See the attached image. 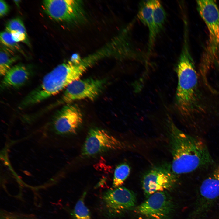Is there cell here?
Wrapping results in <instances>:
<instances>
[{
	"instance_id": "obj_16",
	"label": "cell",
	"mask_w": 219,
	"mask_h": 219,
	"mask_svg": "<svg viewBox=\"0 0 219 219\" xmlns=\"http://www.w3.org/2000/svg\"><path fill=\"white\" fill-rule=\"evenodd\" d=\"M152 16L157 35L163 29L166 19V13L159 1L152 0Z\"/></svg>"
},
{
	"instance_id": "obj_11",
	"label": "cell",
	"mask_w": 219,
	"mask_h": 219,
	"mask_svg": "<svg viewBox=\"0 0 219 219\" xmlns=\"http://www.w3.org/2000/svg\"><path fill=\"white\" fill-rule=\"evenodd\" d=\"M172 202L165 191L155 193L136 208L135 211L149 219H165L172 212Z\"/></svg>"
},
{
	"instance_id": "obj_17",
	"label": "cell",
	"mask_w": 219,
	"mask_h": 219,
	"mask_svg": "<svg viewBox=\"0 0 219 219\" xmlns=\"http://www.w3.org/2000/svg\"><path fill=\"white\" fill-rule=\"evenodd\" d=\"M86 194L84 192L76 203L71 214L73 219H91L89 210L84 203Z\"/></svg>"
},
{
	"instance_id": "obj_3",
	"label": "cell",
	"mask_w": 219,
	"mask_h": 219,
	"mask_svg": "<svg viewBox=\"0 0 219 219\" xmlns=\"http://www.w3.org/2000/svg\"><path fill=\"white\" fill-rule=\"evenodd\" d=\"M88 69L83 62L71 61L60 64L47 74L41 84L22 100L23 109L36 104L59 93L73 82L80 79Z\"/></svg>"
},
{
	"instance_id": "obj_15",
	"label": "cell",
	"mask_w": 219,
	"mask_h": 219,
	"mask_svg": "<svg viewBox=\"0 0 219 219\" xmlns=\"http://www.w3.org/2000/svg\"><path fill=\"white\" fill-rule=\"evenodd\" d=\"M12 50L2 45L0 50V74L4 76L12 67V64L18 59Z\"/></svg>"
},
{
	"instance_id": "obj_1",
	"label": "cell",
	"mask_w": 219,
	"mask_h": 219,
	"mask_svg": "<svg viewBox=\"0 0 219 219\" xmlns=\"http://www.w3.org/2000/svg\"><path fill=\"white\" fill-rule=\"evenodd\" d=\"M176 71L178 84L175 96L176 109L182 119L192 127H196L198 121L207 114L208 107L187 40L183 42Z\"/></svg>"
},
{
	"instance_id": "obj_14",
	"label": "cell",
	"mask_w": 219,
	"mask_h": 219,
	"mask_svg": "<svg viewBox=\"0 0 219 219\" xmlns=\"http://www.w3.org/2000/svg\"><path fill=\"white\" fill-rule=\"evenodd\" d=\"M30 75L29 71L25 66L21 64L13 66L3 76L1 83V89L3 90L21 87L28 81Z\"/></svg>"
},
{
	"instance_id": "obj_12",
	"label": "cell",
	"mask_w": 219,
	"mask_h": 219,
	"mask_svg": "<svg viewBox=\"0 0 219 219\" xmlns=\"http://www.w3.org/2000/svg\"><path fill=\"white\" fill-rule=\"evenodd\" d=\"M83 116L78 106L73 104L65 105L55 115L54 128L57 133L61 134L75 133L81 125Z\"/></svg>"
},
{
	"instance_id": "obj_21",
	"label": "cell",
	"mask_w": 219,
	"mask_h": 219,
	"mask_svg": "<svg viewBox=\"0 0 219 219\" xmlns=\"http://www.w3.org/2000/svg\"><path fill=\"white\" fill-rule=\"evenodd\" d=\"M10 33L13 40L16 42L27 41V35L19 32H12Z\"/></svg>"
},
{
	"instance_id": "obj_22",
	"label": "cell",
	"mask_w": 219,
	"mask_h": 219,
	"mask_svg": "<svg viewBox=\"0 0 219 219\" xmlns=\"http://www.w3.org/2000/svg\"><path fill=\"white\" fill-rule=\"evenodd\" d=\"M9 7L6 2L3 0L0 1V16L2 17L9 12Z\"/></svg>"
},
{
	"instance_id": "obj_19",
	"label": "cell",
	"mask_w": 219,
	"mask_h": 219,
	"mask_svg": "<svg viewBox=\"0 0 219 219\" xmlns=\"http://www.w3.org/2000/svg\"><path fill=\"white\" fill-rule=\"evenodd\" d=\"M1 42L2 45L12 50L18 51L22 53L20 46L13 39L11 34L7 31L1 33Z\"/></svg>"
},
{
	"instance_id": "obj_18",
	"label": "cell",
	"mask_w": 219,
	"mask_h": 219,
	"mask_svg": "<svg viewBox=\"0 0 219 219\" xmlns=\"http://www.w3.org/2000/svg\"><path fill=\"white\" fill-rule=\"evenodd\" d=\"M130 168L128 165L123 163L116 168L113 178V187L116 188L121 186L129 176Z\"/></svg>"
},
{
	"instance_id": "obj_6",
	"label": "cell",
	"mask_w": 219,
	"mask_h": 219,
	"mask_svg": "<svg viewBox=\"0 0 219 219\" xmlns=\"http://www.w3.org/2000/svg\"><path fill=\"white\" fill-rule=\"evenodd\" d=\"M105 83L103 79L89 78L75 80L66 87L61 98L51 107L71 104L77 100H93L99 95Z\"/></svg>"
},
{
	"instance_id": "obj_10",
	"label": "cell",
	"mask_w": 219,
	"mask_h": 219,
	"mask_svg": "<svg viewBox=\"0 0 219 219\" xmlns=\"http://www.w3.org/2000/svg\"><path fill=\"white\" fill-rule=\"evenodd\" d=\"M123 147L120 141L106 130L93 128L88 133L82 154L83 156H90L108 150L120 149Z\"/></svg>"
},
{
	"instance_id": "obj_4",
	"label": "cell",
	"mask_w": 219,
	"mask_h": 219,
	"mask_svg": "<svg viewBox=\"0 0 219 219\" xmlns=\"http://www.w3.org/2000/svg\"><path fill=\"white\" fill-rule=\"evenodd\" d=\"M199 14L209 32V38L200 63V75L203 83L208 82L209 71L219 57V9L214 0L196 1Z\"/></svg>"
},
{
	"instance_id": "obj_20",
	"label": "cell",
	"mask_w": 219,
	"mask_h": 219,
	"mask_svg": "<svg viewBox=\"0 0 219 219\" xmlns=\"http://www.w3.org/2000/svg\"><path fill=\"white\" fill-rule=\"evenodd\" d=\"M5 31L9 33L19 32L27 35L25 27L22 20L19 18L13 19L6 24Z\"/></svg>"
},
{
	"instance_id": "obj_23",
	"label": "cell",
	"mask_w": 219,
	"mask_h": 219,
	"mask_svg": "<svg viewBox=\"0 0 219 219\" xmlns=\"http://www.w3.org/2000/svg\"><path fill=\"white\" fill-rule=\"evenodd\" d=\"M215 65H216L217 67L219 69V57L216 61Z\"/></svg>"
},
{
	"instance_id": "obj_5",
	"label": "cell",
	"mask_w": 219,
	"mask_h": 219,
	"mask_svg": "<svg viewBox=\"0 0 219 219\" xmlns=\"http://www.w3.org/2000/svg\"><path fill=\"white\" fill-rule=\"evenodd\" d=\"M219 198V164L203 181L189 219H204Z\"/></svg>"
},
{
	"instance_id": "obj_9",
	"label": "cell",
	"mask_w": 219,
	"mask_h": 219,
	"mask_svg": "<svg viewBox=\"0 0 219 219\" xmlns=\"http://www.w3.org/2000/svg\"><path fill=\"white\" fill-rule=\"evenodd\" d=\"M177 177L172 171L171 165L154 167L143 178L142 187L144 193L148 197L155 193L169 189L175 185Z\"/></svg>"
},
{
	"instance_id": "obj_13",
	"label": "cell",
	"mask_w": 219,
	"mask_h": 219,
	"mask_svg": "<svg viewBox=\"0 0 219 219\" xmlns=\"http://www.w3.org/2000/svg\"><path fill=\"white\" fill-rule=\"evenodd\" d=\"M152 0L141 2L139 4L137 14L139 19L148 28L149 32L147 57L150 54L157 36L152 16Z\"/></svg>"
},
{
	"instance_id": "obj_7",
	"label": "cell",
	"mask_w": 219,
	"mask_h": 219,
	"mask_svg": "<svg viewBox=\"0 0 219 219\" xmlns=\"http://www.w3.org/2000/svg\"><path fill=\"white\" fill-rule=\"evenodd\" d=\"M43 4L47 14L56 21L77 24L85 19L82 1L46 0Z\"/></svg>"
},
{
	"instance_id": "obj_8",
	"label": "cell",
	"mask_w": 219,
	"mask_h": 219,
	"mask_svg": "<svg viewBox=\"0 0 219 219\" xmlns=\"http://www.w3.org/2000/svg\"><path fill=\"white\" fill-rule=\"evenodd\" d=\"M102 200L105 214L109 217L115 218L134 207L136 198L131 190L121 186L105 192Z\"/></svg>"
},
{
	"instance_id": "obj_2",
	"label": "cell",
	"mask_w": 219,
	"mask_h": 219,
	"mask_svg": "<svg viewBox=\"0 0 219 219\" xmlns=\"http://www.w3.org/2000/svg\"><path fill=\"white\" fill-rule=\"evenodd\" d=\"M168 127L171 169L176 175L191 173L211 165L214 160L204 142L179 129L170 120Z\"/></svg>"
}]
</instances>
